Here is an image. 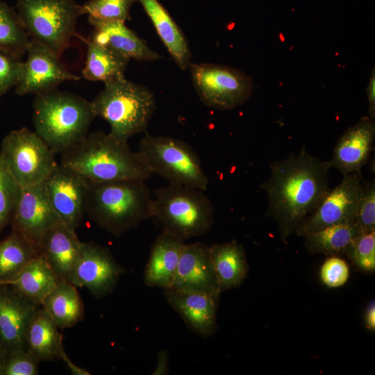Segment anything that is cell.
<instances>
[{
  "label": "cell",
  "mask_w": 375,
  "mask_h": 375,
  "mask_svg": "<svg viewBox=\"0 0 375 375\" xmlns=\"http://www.w3.org/2000/svg\"><path fill=\"white\" fill-rule=\"evenodd\" d=\"M269 167L270 177L260 187L268 197L267 215L276 221L281 238L285 240L330 189L331 167L328 161L311 156L304 147Z\"/></svg>",
  "instance_id": "1"
},
{
  "label": "cell",
  "mask_w": 375,
  "mask_h": 375,
  "mask_svg": "<svg viewBox=\"0 0 375 375\" xmlns=\"http://www.w3.org/2000/svg\"><path fill=\"white\" fill-rule=\"evenodd\" d=\"M60 164L93 183L126 179L145 181L151 173L128 141L95 131L62 153Z\"/></svg>",
  "instance_id": "2"
},
{
  "label": "cell",
  "mask_w": 375,
  "mask_h": 375,
  "mask_svg": "<svg viewBox=\"0 0 375 375\" xmlns=\"http://www.w3.org/2000/svg\"><path fill=\"white\" fill-rule=\"evenodd\" d=\"M151 200L144 180L88 181L85 213L100 228L119 236L151 217Z\"/></svg>",
  "instance_id": "3"
},
{
  "label": "cell",
  "mask_w": 375,
  "mask_h": 375,
  "mask_svg": "<svg viewBox=\"0 0 375 375\" xmlns=\"http://www.w3.org/2000/svg\"><path fill=\"white\" fill-rule=\"evenodd\" d=\"M33 107L35 131L55 154L83 140L96 117L92 101L56 89L36 95Z\"/></svg>",
  "instance_id": "4"
},
{
  "label": "cell",
  "mask_w": 375,
  "mask_h": 375,
  "mask_svg": "<svg viewBox=\"0 0 375 375\" xmlns=\"http://www.w3.org/2000/svg\"><path fill=\"white\" fill-rule=\"evenodd\" d=\"M204 190L169 183L155 190L151 217L163 231L182 241L208 232L214 223L213 205Z\"/></svg>",
  "instance_id": "5"
},
{
  "label": "cell",
  "mask_w": 375,
  "mask_h": 375,
  "mask_svg": "<svg viewBox=\"0 0 375 375\" xmlns=\"http://www.w3.org/2000/svg\"><path fill=\"white\" fill-rule=\"evenodd\" d=\"M104 85L92 103L96 116L110 124L109 133L119 140L128 141L147 131L156 110L153 92L126 78Z\"/></svg>",
  "instance_id": "6"
},
{
  "label": "cell",
  "mask_w": 375,
  "mask_h": 375,
  "mask_svg": "<svg viewBox=\"0 0 375 375\" xmlns=\"http://www.w3.org/2000/svg\"><path fill=\"white\" fill-rule=\"evenodd\" d=\"M17 13L31 40L46 46L58 56L69 47L74 38L88 39L76 31L83 6L74 0H17Z\"/></svg>",
  "instance_id": "7"
},
{
  "label": "cell",
  "mask_w": 375,
  "mask_h": 375,
  "mask_svg": "<svg viewBox=\"0 0 375 375\" xmlns=\"http://www.w3.org/2000/svg\"><path fill=\"white\" fill-rule=\"evenodd\" d=\"M138 153L151 174L160 176L171 184L206 190L208 176L197 153L188 143L145 131Z\"/></svg>",
  "instance_id": "8"
},
{
  "label": "cell",
  "mask_w": 375,
  "mask_h": 375,
  "mask_svg": "<svg viewBox=\"0 0 375 375\" xmlns=\"http://www.w3.org/2000/svg\"><path fill=\"white\" fill-rule=\"evenodd\" d=\"M54 152L35 131H11L1 142L0 156L20 187L42 183L57 165Z\"/></svg>",
  "instance_id": "9"
},
{
  "label": "cell",
  "mask_w": 375,
  "mask_h": 375,
  "mask_svg": "<svg viewBox=\"0 0 375 375\" xmlns=\"http://www.w3.org/2000/svg\"><path fill=\"white\" fill-rule=\"evenodd\" d=\"M194 90L207 106L231 110L244 103L251 97L253 84L243 72L215 63H190Z\"/></svg>",
  "instance_id": "10"
},
{
  "label": "cell",
  "mask_w": 375,
  "mask_h": 375,
  "mask_svg": "<svg viewBox=\"0 0 375 375\" xmlns=\"http://www.w3.org/2000/svg\"><path fill=\"white\" fill-rule=\"evenodd\" d=\"M363 182L361 174L344 175L338 185L328 190L296 233L303 235L334 225L355 223Z\"/></svg>",
  "instance_id": "11"
},
{
  "label": "cell",
  "mask_w": 375,
  "mask_h": 375,
  "mask_svg": "<svg viewBox=\"0 0 375 375\" xmlns=\"http://www.w3.org/2000/svg\"><path fill=\"white\" fill-rule=\"evenodd\" d=\"M124 272L108 248L94 242H81L68 282L75 287H85L96 297L101 298L115 290Z\"/></svg>",
  "instance_id": "12"
},
{
  "label": "cell",
  "mask_w": 375,
  "mask_h": 375,
  "mask_svg": "<svg viewBox=\"0 0 375 375\" xmlns=\"http://www.w3.org/2000/svg\"><path fill=\"white\" fill-rule=\"evenodd\" d=\"M26 53L22 75L15 90L18 96L47 93L64 82L81 78L69 72L60 56L41 43L31 40Z\"/></svg>",
  "instance_id": "13"
},
{
  "label": "cell",
  "mask_w": 375,
  "mask_h": 375,
  "mask_svg": "<svg viewBox=\"0 0 375 375\" xmlns=\"http://www.w3.org/2000/svg\"><path fill=\"white\" fill-rule=\"evenodd\" d=\"M42 184L60 221L76 230L85 213L88 181L59 163Z\"/></svg>",
  "instance_id": "14"
},
{
  "label": "cell",
  "mask_w": 375,
  "mask_h": 375,
  "mask_svg": "<svg viewBox=\"0 0 375 375\" xmlns=\"http://www.w3.org/2000/svg\"><path fill=\"white\" fill-rule=\"evenodd\" d=\"M12 220L14 229L38 249L44 233L60 221L42 183L21 187Z\"/></svg>",
  "instance_id": "15"
},
{
  "label": "cell",
  "mask_w": 375,
  "mask_h": 375,
  "mask_svg": "<svg viewBox=\"0 0 375 375\" xmlns=\"http://www.w3.org/2000/svg\"><path fill=\"white\" fill-rule=\"evenodd\" d=\"M374 139V119L362 117L338 139L332 158L328 160L330 167L337 169L343 176L361 174L373 150Z\"/></svg>",
  "instance_id": "16"
},
{
  "label": "cell",
  "mask_w": 375,
  "mask_h": 375,
  "mask_svg": "<svg viewBox=\"0 0 375 375\" xmlns=\"http://www.w3.org/2000/svg\"><path fill=\"white\" fill-rule=\"evenodd\" d=\"M165 296L192 332L203 339L215 333L219 294L169 288L165 290Z\"/></svg>",
  "instance_id": "17"
},
{
  "label": "cell",
  "mask_w": 375,
  "mask_h": 375,
  "mask_svg": "<svg viewBox=\"0 0 375 375\" xmlns=\"http://www.w3.org/2000/svg\"><path fill=\"white\" fill-rule=\"evenodd\" d=\"M169 288L221 294L207 244L185 243Z\"/></svg>",
  "instance_id": "18"
},
{
  "label": "cell",
  "mask_w": 375,
  "mask_h": 375,
  "mask_svg": "<svg viewBox=\"0 0 375 375\" xmlns=\"http://www.w3.org/2000/svg\"><path fill=\"white\" fill-rule=\"evenodd\" d=\"M81 245L75 229L58 221L44 233L38 249L58 279L68 281Z\"/></svg>",
  "instance_id": "19"
},
{
  "label": "cell",
  "mask_w": 375,
  "mask_h": 375,
  "mask_svg": "<svg viewBox=\"0 0 375 375\" xmlns=\"http://www.w3.org/2000/svg\"><path fill=\"white\" fill-rule=\"evenodd\" d=\"M94 27L92 40L111 49L129 59L138 61H153L161 56L151 49L146 42L128 28L125 22L101 21L88 17Z\"/></svg>",
  "instance_id": "20"
},
{
  "label": "cell",
  "mask_w": 375,
  "mask_h": 375,
  "mask_svg": "<svg viewBox=\"0 0 375 375\" xmlns=\"http://www.w3.org/2000/svg\"><path fill=\"white\" fill-rule=\"evenodd\" d=\"M36 303L16 293L0 292V338L12 350L24 348Z\"/></svg>",
  "instance_id": "21"
},
{
  "label": "cell",
  "mask_w": 375,
  "mask_h": 375,
  "mask_svg": "<svg viewBox=\"0 0 375 375\" xmlns=\"http://www.w3.org/2000/svg\"><path fill=\"white\" fill-rule=\"evenodd\" d=\"M185 242L163 231L153 242L144 272L148 287L164 290L172 284Z\"/></svg>",
  "instance_id": "22"
},
{
  "label": "cell",
  "mask_w": 375,
  "mask_h": 375,
  "mask_svg": "<svg viewBox=\"0 0 375 375\" xmlns=\"http://www.w3.org/2000/svg\"><path fill=\"white\" fill-rule=\"evenodd\" d=\"M150 18L161 41L178 67L187 69L191 52L183 31L158 0H138Z\"/></svg>",
  "instance_id": "23"
},
{
  "label": "cell",
  "mask_w": 375,
  "mask_h": 375,
  "mask_svg": "<svg viewBox=\"0 0 375 375\" xmlns=\"http://www.w3.org/2000/svg\"><path fill=\"white\" fill-rule=\"evenodd\" d=\"M210 258L220 292L239 287L249 265L244 247L235 240L209 247Z\"/></svg>",
  "instance_id": "24"
},
{
  "label": "cell",
  "mask_w": 375,
  "mask_h": 375,
  "mask_svg": "<svg viewBox=\"0 0 375 375\" xmlns=\"http://www.w3.org/2000/svg\"><path fill=\"white\" fill-rule=\"evenodd\" d=\"M82 76L90 81L106 83L123 80L130 59L106 47L88 39Z\"/></svg>",
  "instance_id": "25"
},
{
  "label": "cell",
  "mask_w": 375,
  "mask_h": 375,
  "mask_svg": "<svg viewBox=\"0 0 375 375\" xmlns=\"http://www.w3.org/2000/svg\"><path fill=\"white\" fill-rule=\"evenodd\" d=\"M60 281L41 254L32 258L8 283L36 303H41Z\"/></svg>",
  "instance_id": "26"
},
{
  "label": "cell",
  "mask_w": 375,
  "mask_h": 375,
  "mask_svg": "<svg viewBox=\"0 0 375 375\" xmlns=\"http://www.w3.org/2000/svg\"><path fill=\"white\" fill-rule=\"evenodd\" d=\"M58 327L43 307L35 310L27 329L26 344L38 360L59 357L63 346Z\"/></svg>",
  "instance_id": "27"
},
{
  "label": "cell",
  "mask_w": 375,
  "mask_h": 375,
  "mask_svg": "<svg viewBox=\"0 0 375 375\" xmlns=\"http://www.w3.org/2000/svg\"><path fill=\"white\" fill-rule=\"evenodd\" d=\"M41 304L60 328L71 327L83 316L81 297L74 285L60 281Z\"/></svg>",
  "instance_id": "28"
},
{
  "label": "cell",
  "mask_w": 375,
  "mask_h": 375,
  "mask_svg": "<svg viewBox=\"0 0 375 375\" xmlns=\"http://www.w3.org/2000/svg\"><path fill=\"white\" fill-rule=\"evenodd\" d=\"M361 233L356 223H348L309 232L303 236L306 247L311 253H321L328 256H338L344 254Z\"/></svg>",
  "instance_id": "29"
},
{
  "label": "cell",
  "mask_w": 375,
  "mask_h": 375,
  "mask_svg": "<svg viewBox=\"0 0 375 375\" xmlns=\"http://www.w3.org/2000/svg\"><path fill=\"white\" fill-rule=\"evenodd\" d=\"M39 253L37 247L14 229L0 242V283L9 281Z\"/></svg>",
  "instance_id": "30"
},
{
  "label": "cell",
  "mask_w": 375,
  "mask_h": 375,
  "mask_svg": "<svg viewBox=\"0 0 375 375\" xmlns=\"http://www.w3.org/2000/svg\"><path fill=\"white\" fill-rule=\"evenodd\" d=\"M30 42L17 12L0 1V48L22 57Z\"/></svg>",
  "instance_id": "31"
},
{
  "label": "cell",
  "mask_w": 375,
  "mask_h": 375,
  "mask_svg": "<svg viewBox=\"0 0 375 375\" xmlns=\"http://www.w3.org/2000/svg\"><path fill=\"white\" fill-rule=\"evenodd\" d=\"M138 0H90L83 5L88 17L101 21H119L130 19V10Z\"/></svg>",
  "instance_id": "32"
},
{
  "label": "cell",
  "mask_w": 375,
  "mask_h": 375,
  "mask_svg": "<svg viewBox=\"0 0 375 375\" xmlns=\"http://www.w3.org/2000/svg\"><path fill=\"white\" fill-rule=\"evenodd\" d=\"M355 267L364 272L375 269V231L360 234L344 253Z\"/></svg>",
  "instance_id": "33"
},
{
  "label": "cell",
  "mask_w": 375,
  "mask_h": 375,
  "mask_svg": "<svg viewBox=\"0 0 375 375\" xmlns=\"http://www.w3.org/2000/svg\"><path fill=\"white\" fill-rule=\"evenodd\" d=\"M20 190L0 156V231L12 218Z\"/></svg>",
  "instance_id": "34"
},
{
  "label": "cell",
  "mask_w": 375,
  "mask_h": 375,
  "mask_svg": "<svg viewBox=\"0 0 375 375\" xmlns=\"http://www.w3.org/2000/svg\"><path fill=\"white\" fill-rule=\"evenodd\" d=\"M355 223L362 233L375 231V183L374 179L363 182Z\"/></svg>",
  "instance_id": "35"
},
{
  "label": "cell",
  "mask_w": 375,
  "mask_h": 375,
  "mask_svg": "<svg viewBox=\"0 0 375 375\" xmlns=\"http://www.w3.org/2000/svg\"><path fill=\"white\" fill-rule=\"evenodd\" d=\"M22 57L0 48V95L16 87L23 72Z\"/></svg>",
  "instance_id": "36"
},
{
  "label": "cell",
  "mask_w": 375,
  "mask_h": 375,
  "mask_svg": "<svg viewBox=\"0 0 375 375\" xmlns=\"http://www.w3.org/2000/svg\"><path fill=\"white\" fill-rule=\"evenodd\" d=\"M39 360L24 348L11 351L9 358L6 360L3 373L6 375H36L38 374Z\"/></svg>",
  "instance_id": "37"
},
{
  "label": "cell",
  "mask_w": 375,
  "mask_h": 375,
  "mask_svg": "<svg viewBox=\"0 0 375 375\" xmlns=\"http://www.w3.org/2000/svg\"><path fill=\"white\" fill-rule=\"evenodd\" d=\"M349 276L347 263L336 256L327 258L321 267V280L329 288H338L344 285Z\"/></svg>",
  "instance_id": "38"
},
{
  "label": "cell",
  "mask_w": 375,
  "mask_h": 375,
  "mask_svg": "<svg viewBox=\"0 0 375 375\" xmlns=\"http://www.w3.org/2000/svg\"><path fill=\"white\" fill-rule=\"evenodd\" d=\"M367 95L369 102V117L374 119L375 117V74L374 69L372 71L369 81L367 88Z\"/></svg>",
  "instance_id": "39"
},
{
  "label": "cell",
  "mask_w": 375,
  "mask_h": 375,
  "mask_svg": "<svg viewBox=\"0 0 375 375\" xmlns=\"http://www.w3.org/2000/svg\"><path fill=\"white\" fill-rule=\"evenodd\" d=\"M59 357L62 359V360L65 362L67 367L69 369L72 374L73 375H90V373L77 365H76L74 363L72 362V360L69 359V358L67 356L65 352L64 351V349H62L60 353Z\"/></svg>",
  "instance_id": "40"
},
{
  "label": "cell",
  "mask_w": 375,
  "mask_h": 375,
  "mask_svg": "<svg viewBox=\"0 0 375 375\" xmlns=\"http://www.w3.org/2000/svg\"><path fill=\"white\" fill-rule=\"evenodd\" d=\"M167 351H161L159 352L158 365L153 374H165L167 373Z\"/></svg>",
  "instance_id": "41"
},
{
  "label": "cell",
  "mask_w": 375,
  "mask_h": 375,
  "mask_svg": "<svg viewBox=\"0 0 375 375\" xmlns=\"http://www.w3.org/2000/svg\"><path fill=\"white\" fill-rule=\"evenodd\" d=\"M365 323L367 328L374 331L375 329V305L372 302L367 308L365 315Z\"/></svg>",
  "instance_id": "42"
},
{
  "label": "cell",
  "mask_w": 375,
  "mask_h": 375,
  "mask_svg": "<svg viewBox=\"0 0 375 375\" xmlns=\"http://www.w3.org/2000/svg\"><path fill=\"white\" fill-rule=\"evenodd\" d=\"M5 363H6L5 355L3 353V351L0 349V374L3 373Z\"/></svg>",
  "instance_id": "43"
}]
</instances>
